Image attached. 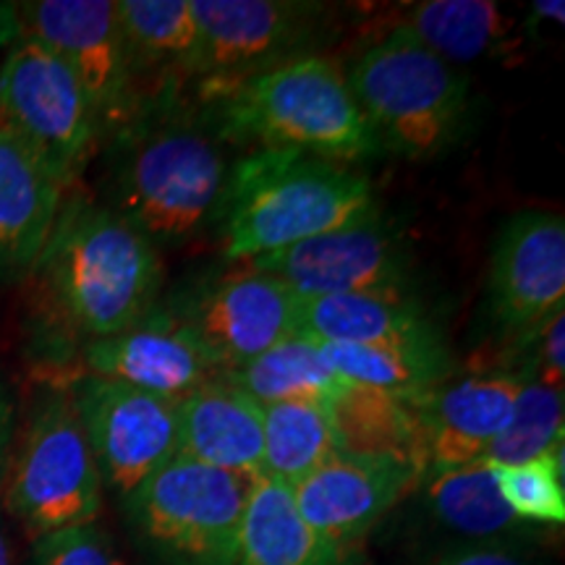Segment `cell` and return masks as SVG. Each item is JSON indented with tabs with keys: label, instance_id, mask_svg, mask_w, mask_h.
<instances>
[{
	"label": "cell",
	"instance_id": "1",
	"mask_svg": "<svg viewBox=\"0 0 565 565\" xmlns=\"http://www.w3.org/2000/svg\"><path fill=\"white\" fill-rule=\"evenodd\" d=\"M30 275L53 328L89 343L124 333L152 312L162 263L108 204L71 196Z\"/></svg>",
	"mask_w": 565,
	"mask_h": 565
},
{
	"label": "cell",
	"instance_id": "2",
	"mask_svg": "<svg viewBox=\"0 0 565 565\" xmlns=\"http://www.w3.org/2000/svg\"><path fill=\"white\" fill-rule=\"evenodd\" d=\"M210 92L221 95L225 134L259 141L270 152L338 162L380 150L353 100L345 68L328 55H296Z\"/></svg>",
	"mask_w": 565,
	"mask_h": 565
},
{
	"label": "cell",
	"instance_id": "3",
	"mask_svg": "<svg viewBox=\"0 0 565 565\" xmlns=\"http://www.w3.org/2000/svg\"><path fill=\"white\" fill-rule=\"evenodd\" d=\"M223 252L231 263L288 249L377 210L372 183L341 162L259 152L231 173Z\"/></svg>",
	"mask_w": 565,
	"mask_h": 565
},
{
	"label": "cell",
	"instance_id": "4",
	"mask_svg": "<svg viewBox=\"0 0 565 565\" xmlns=\"http://www.w3.org/2000/svg\"><path fill=\"white\" fill-rule=\"evenodd\" d=\"M126 147L108 207L154 249L192 238L221 210L231 168L221 139L186 121L118 134Z\"/></svg>",
	"mask_w": 565,
	"mask_h": 565
},
{
	"label": "cell",
	"instance_id": "5",
	"mask_svg": "<svg viewBox=\"0 0 565 565\" xmlns=\"http://www.w3.org/2000/svg\"><path fill=\"white\" fill-rule=\"evenodd\" d=\"M380 150L412 160L456 145L469 118V79L401 32H391L345 71Z\"/></svg>",
	"mask_w": 565,
	"mask_h": 565
},
{
	"label": "cell",
	"instance_id": "6",
	"mask_svg": "<svg viewBox=\"0 0 565 565\" xmlns=\"http://www.w3.org/2000/svg\"><path fill=\"white\" fill-rule=\"evenodd\" d=\"M103 477L68 393L53 387L34 404L3 469V508L38 536L97 524Z\"/></svg>",
	"mask_w": 565,
	"mask_h": 565
},
{
	"label": "cell",
	"instance_id": "7",
	"mask_svg": "<svg viewBox=\"0 0 565 565\" xmlns=\"http://www.w3.org/2000/svg\"><path fill=\"white\" fill-rule=\"evenodd\" d=\"M257 479L175 456L124 500L134 536L168 565H236Z\"/></svg>",
	"mask_w": 565,
	"mask_h": 565
},
{
	"label": "cell",
	"instance_id": "8",
	"mask_svg": "<svg viewBox=\"0 0 565 565\" xmlns=\"http://www.w3.org/2000/svg\"><path fill=\"white\" fill-rule=\"evenodd\" d=\"M0 126L63 189L74 186L103 137L82 84L30 34H21L0 61Z\"/></svg>",
	"mask_w": 565,
	"mask_h": 565
},
{
	"label": "cell",
	"instance_id": "9",
	"mask_svg": "<svg viewBox=\"0 0 565 565\" xmlns=\"http://www.w3.org/2000/svg\"><path fill=\"white\" fill-rule=\"evenodd\" d=\"M24 34L66 63L92 105L100 134L137 124V68L118 24L116 0H32L19 3Z\"/></svg>",
	"mask_w": 565,
	"mask_h": 565
},
{
	"label": "cell",
	"instance_id": "10",
	"mask_svg": "<svg viewBox=\"0 0 565 565\" xmlns=\"http://www.w3.org/2000/svg\"><path fill=\"white\" fill-rule=\"evenodd\" d=\"M95 454L103 487L126 500L179 456V401L79 374L63 387Z\"/></svg>",
	"mask_w": 565,
	"mask_h": 565
},
{
	"label": "cell",
	"instance_id": "11",
	"mask_svg": "<svg viewBox=\"0 0 565 565\" xmlns=\"http://www.w3.org/2000/svg\"><path fill=\"white\" fill-rule=\"evenodd\" d=\"M192 11L200 26L194 74L210 89L307 55L328 17V6L309 0H192Z\"/></svg>",
	"mask_w": 565,
	"mask_h": 565
},
{
	"label": "cell",
	"instance_id": "12",
	"mask_svg": "<svg viewBox=\"0 0 565 565\" xmlns=\"http://www.w3.org/2000/svg\"><path fill=\"white\" fill-rule=\"evenodd\" d=\"M242 267L273 275L299 296L408 294V249L377 210L288 249L254 257Z\"/></svg>",
	"mask_w": 565,
	"mask_h": 565
},
{
	"label": "cell",
	"instance_id": "13",
	"mask_svg": "<svg viewBox=\"0 0 565 565\" xmlns=\"http://www.w3.org/2000/svg\"><path fill=\"white\" fill-rule=\"evenodd\" d=\"M487 307L508 338L565 309L563 215L524 210L500 228L490 254Z\"/></svg>",
	"mask_w": 565,
	"mask_h": 565
},
{
	"label": "cell",
	"instance_id": "14",
	"mask_svg": "<svg viewBox=\"0 0 565 565\" xmlns=\"http://www.w3.org/2000/svg\"><path fill=\"white\" fill-rule=\"evenodd\" d=\"M299 312L301 296L294 288L242 267L196 294L175 317L194 330L225 372L299 333Z\"/></svg>",
	"mask_w": 565,
	"mask_h": 565
},
{
	"label": "cell",
	"instance_id": "15",
	"mask_svg": "<svg viewBox=\"0 0 565 565\" xmlns=\"http://www.w3.org/2000/svg\"><path fill=\"white\" fill-rule=\"evenodd\" d=\"M82 362L84 374L171 401L186 398L223 374V366L194 330L158 309L124 333L84 343Z\"/></svg>",
	"mask_w": 565,
	"mask_h": 565
},
{
	"label": "cell",
	"instance_id": "16",
	"mask_svg": "<svg viewBox=\"0 0 565 565\" xmlns=\"http://www.w3.org/2000/svg\"><path fill=\"white\" fill-rule=\"evenodd\" d=\"M422 477L416 466L398 458L338 450L312 475L296 482L291 492L303 521L349 550L408 492L419 490Z\"/></svg>",
	"mask_w": 565,
	"mask_h": 565
},
{
	"label": "cell",
	"instance_id": "17",
	"mask_svg": "<svg viewBox=\"0 0 565 565\" xmlns=\"http://www.w3.org/2000/svg\"><path fill=\"white\" fill-rule=\"evenodd\" d=\"M524 380L503 372L445 380L408 398L419 422L427 469L482 461L505 433Z\"/></svg>",
	"mask_w": 565,
	"mask_h": 565
},
{
	"label": "cell",
	"instance_id": "18",
	"mask_svg": "<svg viewBox=\"0 0 565 565\" xmlns=\"http://www.w3.org/2000/svg\"><path fill=\"white\" fill-rule=\"evenodd\" d=\"M179 456L252 479L265 475L263 404L217 377L179 401Z\"/></svg>",
	"mask_w": 565,
	"mask_h": 565
},
{
	"label": "cell",
	"instance_id": "19",
	"mask_svg": "<svg viewBox=\"0 0 565 565\" xmlns=\"http://www.w3.org/2000/svg\"><path fill=\"white\" fill-rule=\"evenodd\" d=\"M66 189L0 126V278H21L38 265Z\"/></svg>",
	"mask_w": 565,
	"mask_h": 565
},
{
	"label": "cell",
	"instance_id": "20",
	"mask_svg": "<svg viewBox=\"0 0 565 565\" xmlns=\"http://www.w3.org/2000/svg\"><path fill=\"white\" fill-rule=\"evenodd\" d=\"M299 333L320 345H385L440 338L408 294L301 296Z\"/></svg>",
	"mask_w": 565,
	"mask_h": 565
},
{
	"label": "cell",
	"instance_id": "21",
	"mask_svg": "<svg viewBox=\"0 0 565 565\" xmlns=\"http://www.w3.org/2000/svg\"><path fill=\"white\" fill-rule=\"evenodd\" d=\"M401 32L450 66L494 58L515 45V19L490 0H422L395 13Z\"/></svg>",
	"mask_w": 565,
	"mask_h": 565
},
{
	"label": "cell",
	"instance_id": "22",
	"mask_svg": "<svg viewBox=\"0 0 565 565\" xmlns=\"http://www.w3.org/2000/svg\"><path fill=\"white\" fill-rule=\"evenodd\" d=\"M349 550L303 521L291 487L257 479L238 534L236 565H345Z\"/></svg>",
	"mask_w": 565,
	"mask_h": 565
},
{
	"label": "cell",
	"instance_id": "23",
	"mask_svg": "<svg viewBox=\"0 0 565 565\" xmlns=\"http://www.w3.org/2000/svg\"><path fill=\"white\" fill-rule=\"evenodd\" d=\"M419 490L433 519L471 542H500L524 529L500 498L487 461L427 469Z\"/></svg>",
	"mask_w": 565,
	"mask_h": 565
},
{
	"label": "cell",
	"instance_id": "24",
	"mask_svg": "<svg viewBox=\"0 0 565 565\" xmlns=\"http://www.w3.org/2000/svg\"><path fill=\"white\" fill-rule=\"evenodd\" d=\"M349 385L414 398L454 377V356L440 338L385 345H322Z\"/></svg>",
	"mask_w": 565,
	"mask_h": 565
},
{
	"label": "cell",
	"instance_id": "25",
	"mask_svg": "<svg viewBox=\"0 0 565 565\" xmlns=\"http://www.w3.org/2000/svg\"><path fill=\"white\" fill-rule=\"evenodd\" d=\"M223 377L263 406L282 401H320L333 406L349 391V383L330 366L322 345L301 333L286 338L236 370H225Z\"/></svg>",
	"mask_w": 565,
	"mask_h": 565
},
{
	"label": "cell",
	"instance_id": "26",
	"mask_svg": "<svg viewBox=\"0 0 565 565\" xmlns=\"http://www.w3.org/2000/svg\"><path fill=\"white\" fill-rule=\"evenodd\" d=\"M338 450L359 456L398 458L427 471L419 422L408 398L349 385L333 404Z\"/></svg>",
	"mask_w": 565,
	"mask_h": 565
},
{
	"label": "cell",
	"instance_id": "27",
	"mask_svg": "<svg viewBox=\"0 0 565 565\" xmlns=\"http://www.w3.org/2000/svg\"><path fill=\"white\" fill-rule=\"evenodd\" d=\"M265 479L294 487L338 454L333 406L320 401H282L263 406Z\"/></svg>",
	"mask_w": 565,
	"mask_h": 565
},
{
	"label": "cell",
	"instance_id": "28",
	"mask_svg": "<svg viewBox=\"0 0 565 565\" xmlns=\"http://www.w3.org/2000/svg\"><path fill=\"white\" fill-rule=\"evenodd\" d=\"M116 13L134 68H179L194 74L200 26L192 0H116Z\"/></svg>",
	"mask_w": 565,
	"mask_h": 565
},
{
	"label": "cell",
	"instance_id": "29",
	"mask_svg": "<svg viewBox=\"0 0 565 565\" xmlns=\"http://www.w3.org/2000/svg\"><path fill=\"white\" fill-rule=\"evenodd\" d=\"M563 391L524 383L505 433L487 450L482 461L492 466H519L557 450L565 440Z\"/></svg>",
	"mask_w": 565,
	"mask_h": 565
},
{
	"label": "cell",
	"instance_id": "30",
	"mask_svg": "<svg viewBox=\"0 0 565 565\" xmlns=\"http://www.w3.org/2000/svg\"><path fill=\"white\" fill-rule=\"evenodd\" d=\"M492 466V463H490ZM500 498L521 524H563V445L553 454L519 466H492Z\"/></svg>",
	"mask_w": 565,
	"mask_h": 565
},
{
	"label": "cell",
	"instance_id": "31",
	"mask_svg": "<svg viewBox=\"0 0 565 565\" xmlns=\"http://www.w3.org/2000/svg\"><path fill=\"white\" fill-rule=\"evenodd\" d=\"M503 366L494 372L513 374L524 383H540L555 391L565 387V309L550 315L524 333L508 338Z\"/></svg>",
	"mask_w": 565,
	"mask_h": 565
},
{
	"label": "cell",
	"instance_id": "32",
	"mask_svg": "<svg viewBox=\"0 0 565 565\" xmlns=\"http://www.w3.org/2000/svg\"><path fill=\"white\" fill-rule=\"evenodd\" d=\"M30 565H129L103 526L87 524L38 536Z\"/></svg>",
	"mask_w": 565,
	"mask_h": 565
},
{
	"label": "cell",
	"instance_id": "33",
	"mask_svg": "<svg viewBox=\"0 0 565 565\" xmlns=\"http://www.w3.org/2000/svg\"><path fill=\"white\" fill-rule=\"evenodd\" d=\"M435 565H532L503 542H463L437 557Z\"/></svg>",
	"mask_w": 565,
	"mask_h": 565
},
{
	"label": "cell",
	"instance_id": "34",
	"mask_svg": "<svg viewBox=\"0 0 565 565\" xmlns=\"http://www.w3.org/2000/svg\"><path fill=\"white\" fill-rule=\"evenodd\" d=\"M13 443H17V401H13L11 387L0 377V475L9 461Z\"/></svg>",
	"mask_w": 565,
	"mask_h": 565
},
{
	"label": "cell",
	"instance_id": "35",
	"mask_svg": "<svg viewBox=\"0 0 565 565\" xmlns=\"http://www.w3.org/2000/svg\"><path fill=\"white\" fill-rule=\"evenodd\" d=\"M21 34H24V26H21L19 3H3L0 0V61L21 40Z\"/></svg>",
	"mask_w": 565,
	"mask_h": 565
},
{
	"label": "cell",
	"instance_id": "36",
	"mask_svg": "<svg viewBox=\"0 0 565 565\" xmlns=\"http://www.w3.org/2000/svg\"><path fill=\"white\" fill-rule=\"evenodd\" d=\"M532 19L547 21V24L563 26L565 19V3L563 0H534L532 3Z\"/></svg>",
	"mask_w": 565,
	"mask_h": 565
},
{
	"label": "cell",
	"instance_id": "37",
	"mask_svg": "<svg viewBox=\"0 0 565 565\" xmlns=\"http://www.w3.org/2000/svg\"><path fill=\"white\" fill-rule=\"evenodd\" d=\"M0 565H17L11 536H9V529L3 524V519H0Z\"/></svg>",
	"mask_w": 565,
	"mask_h": 565
}]
</instances>
